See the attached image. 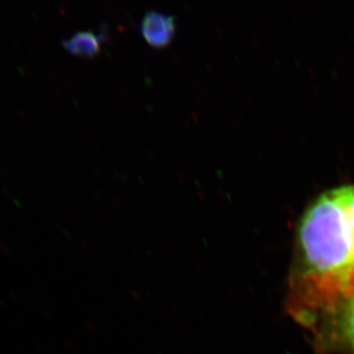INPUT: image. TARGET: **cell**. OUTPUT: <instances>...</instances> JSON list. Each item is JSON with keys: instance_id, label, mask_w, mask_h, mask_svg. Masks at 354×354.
Listing matches in <instances>:
<instances>
[{"instance_id": "cell-1", "label": "cell", "mask_w": 354, "mask_h": 354, "mask_svg": "<svg viewBox=\"0 0 354 354\" xmlns=\"http://www.w3.org/2000/svg\"><path fill=\"white\" fill-rule=\"evenodd\" d=\"M297 242L299 266L290 305L303 321L354 281V185L313 201L301 217Z\"/></svg>"}, {"instance_id": "cell-2", "label": "cell", "mask_w": 354, "mask_h": 354, "mask_svg": "<svg viewBox=\"0 0 354 354\" xmlns=\"http://www.w3.org/2000/svg\"><path fill=\"white\" fill-rule=\"evenodd\" d=\"M301 324L324 343L354 353V281L312 312Z\"/></svg>"}, {"instance_id": "cell-3", "label": "cell", "mask_w": 354, "mask_h": 354, "mask_svg": "<svg viewBox=\"0 0 354 354\" xmlns=\"http://www.w3.org/2000/svg\"><path fill=\"white\" fill-rule=\"evenodd\" d=\"M141 34L149 46L167 47L176 35V19L158 10H151L142 19Z\"/></svg>"}, {"instance_id": "cell-4", "label": "cell", "mask_w": 354, "mask_h": 354, "mask_svg": "<svg viewBox=\"0 0 354 354\" xmlns=\"http://www.w3.org/2000/svg\"><path fill=\"white\" fill-rule=\"evenodd\" d=\"M62 46L76 57L93 59L101 52L100 39L91 31H78L71 38L62 41Z\"/></svg>"}]
</instances>
